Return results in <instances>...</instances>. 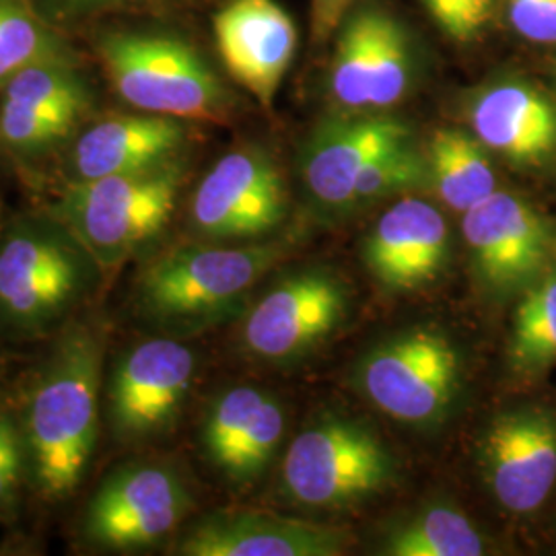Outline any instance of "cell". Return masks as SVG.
I'll use <instances>...</instances> for the list:
<instances>
[{
  "label": "cell",
  "instance_id": "obj_26",
  "mask_svg": "<svg viewBox=\"0 0 556 556\" xmlns=\"http://www.w3.org/2000/svg\"><path fill=\"white\" fill-rule=\"evenodd\" d=\"M264 397L266 394L256 388L239 386L223 392L213 402L202 427V443L211 462L220 472L233 456L239 441Z\"/></svg>",
  "mask_w": 556,
  "mask_h": 556
},
{
  "label": "cell",
  "instance_id": "obj_33",
  "mask_svg": "<svg viewBox=\"0 0 556 556\" xmlns=\"http://www.w3.org/2000/svg\"><path fill=\"white\" fill-rule=\"evenodd\" d=\"M21 454L20 456L2 457L0 459V503L11 497L15 484L20 482Z\"/></svg>",
  "mask_w": 556,
  "mask_h": 556
},
{
  "label": "cell",
  "instance_id": "obj_22",
  "mask_svg": "<svg viewBox=\"0 0 556 556\" xmlns=\"http://www.w3.org/2000/svg\"><path fill=\"white\" fill-rule=\"evenodd\" d=\"M381 555L480 556L486 542L464 511L439 503L396 523L381 542Z\"/></svg>",
  "mask_w": 556,
  "mask_h": 556
},
{
  "label": "cell",
  "instance_id": "obj_13",
  "mask_svg": "<svg viewBox=\"0 0 556 556\" xmlns=\"http://www.w3.org/2000/svg\"><path fill=\"white\" fill-rule=\"evenodd\" d=\"M482 477L498 505L516 516L542 507L556 484V415L517 408L491 420L478 447Z\"/></svg>",
  "mask_w": 556,
  "mask_h": 556
},
{
  "label": "cell",
  "instance_id": "obj_9",
  "mask_svg": "<svg viewBox=\"0 0 556 556\" xmlns=\"http://www.w3.org/2000/svg\"><path fill=\"white\" fill-rule=\"evenodd\" d=\"M462 233L478 285L497 299L526 293L544 277L555 248L536 208L501 190L462 215Z\"/></svg>",
  "mask_w": 556,
  "mask_h": 556
},
{
  "label": "cell",
  "instance_id": "obj_29",
  "mask_svg": "<svg viewBox=\"0 0 556 556\" xmlns=\"http://www.w3.org/2000/svg\"><path fill=\"white\" fill-rule=\"evenodd\" d=\"M75 119L29 108L20 101H2L0 108V147L13 153H38L66 139Z\"/></svg>",
  "mask_w": 556,
  "mask_h": 556
},
{
  "label": "cell",
  "instance_id": "obj_30",
  "mask_svg": "<svg viewBox=\"0 0 556 556\" xmlns=\"http://www.w3.org/2000/svg\"><path fill=\"white\" fill-rule=\"evenodd\" d=\"M495 0H422L439 29L456 41L477 40L493 17Z\"/></svg>",
  "mask_w": 556,
  "mask_h": 556
},
{
  "label": "cell",
  "instance_id": "obj_28",
  "mask_svg": "<svg viewBox=\"0 0 556 556\" xmlns=\"http://www.w3.org/2000/svg\"><path fill=\"white\" fill-rule=\"evenodd\" d=\"M52 56V38L40 21L15 2H0V83L27 64Z\"/></svg>",
  "mask_w": 556,
  "mask_h": 556
},
{
  "label": "cell",
  "instance_id": "obj_32",
  "mask_svg": "<svg viewBox=\"0 0 556 556\" xmlns=\"http://www.w3.org/2000/svg\"><path fill=\"white\" fill-rule=\"evenodd\" d=\"M344 0H312V34L314 40H326L338 31L340 23L346 17Z\"/></svg>",
  "mask_w": 556,
  "mask_h": 556
},
{
  "label": "cell",
  "instance_id": "obj_21",
  "mask_svg": "<svg viewBox=\"0 0 556 556\" xmlns=\"http://www.w3.org/2000/svg\"><path fill=\"white\" fill-rule=\"evenodd\" d=\"M429 186L452 211L466 213L497 190L489 149L459 128H441L427 149Z\"/></svg>",
  "mask_w": 556,
  "mask_h": 556
},
{
  "label": "cell",
  "instance_id": "obj_11",
  "mask_svg": "<svg viewBox=\"0 0 556 556\" xmlns=\"http://www.w3.org/2000/svg\"><path fill=\"white\" fill-rule=\"evenodd\" d=\"M192 505L184 480L161 464H128L93 495L85 534L112 551H137L172 534Z\"/></svg>",
  "mask_w": 556,
  "mask_h": 556
},
{
  "label": "cell",
  "instance_id": "obj_15",
  "mask_svg": "<svg viewBox=\"0 0 556 556\" xmlns=\"http://www.w3.org/2000/svg\"><path fill=\"white\" fill-rule=\"evenodd\" d=\"M413 140V128L379 112L324 119L301 149L309 199L328 213H351L353 188L374 161Z\"/></svg>",
  "mask_w": 556,
  "mask_h": 556
},
{
  "label": "cell",
  "instance_id": "obj_27",
  "mask_svg": "<svg viewBox=\"0 0 556 556\" xmlns=\"http://www.w3.org/2000/svg\"><path fill=\"white\" fill-rule=\"evenodd\" d=\"M282 433L285 413L277 400L266 394L258 410L250 420L233 456L223 468V475L236 484L254 482L268 468L273 457L277 456Z\"/></svg>",
  "mask_w": 556,
  "mask_h": 556
},
{
  "label": "cell",
  "instance_id": "obj_12",
  "mask_svg": "<svg viewBox=\"0 0 556 556\" xmlns=\"http://www.w3.org/2000/svg\"><path fill=\"white\" fill-rule=\"evenodd\" d=\"M344 282L326 270H307L280 280L260 299L243 324L241 340L264 361L303 357L346 318Z\"/></svg>",
  "mask_w": 556,
  "mask_h": 556
},
{
  "label": "cell",
  "instance_id": "obj_34",
  "mask_svg": "<svg viewBox=\"0 0 556 556\" xmlns=\"http://www.w3.org/2000/svg\"><path fill=\"white\" fill-rule=\"evenodd\" d=\"M20 439H17V431L15 427L0 417V459L9 456H20Z\"/></svg>",
  "mask_w": 556,
  "mask_h": 556
},
{
  "label": "cell",
  "instance_id": "obj_4",
  "mask_svg": "<svg viewBox=\"0 0 556 556\" xmlns=\"http://www.w3.org/2000/svg\"><path fill=\"white\" fill-rule=\"evenodd\" d=\"M103 71L119 98L147 114L215 119L227 93L186 41L151 34H112L100 46Z\"/></svg>",
  "mask_w": 556,
  "mask_h": 556
},
{
  "label": "cell",
  "instance_id": "obj_35",
  "mask_svg": "<svg viewBox=\"0 0 556 556\" xmlns=\"http://www.w3.org/2000/svg\"><path fill=\"white\" fill-rule=\"evenodd\" d=\"M553 252H555V258H556V241H555V248H553Z\"/></svg>",
  "mask_w": 556,
  "mask_h": 556
},
{
  "label": "cell",
  "instance_id": "obj_14",
  "mask_svg": "<svg viewBox=\"0 0 556 556\" xmlns=\"http://www.w3.org/2000/svg\"><path fill=\"white\" fill-rule=\"evenodd\" d=\"M197 371L194 353L176 340H147L119 358L108 390V417L126 441L163 431L179 413Z\"/></svg>",
  "mask_w": 556,
  "mask_h": 556
},
{
  "label": "cell",
  "instance_id": "obj_2",
  "mask_svg": "<svg viewBox=\"0 0 556 556\" xmlns=\"http://www.w3.org/2000/svg\"><path fill=\"white\" fill-rule=\"evenodd\" d=\"M181 167H155L75 181L54 206V220L77 239L98 268L114 270L155 238L176 208Z\"/></svg>",
  "mask_w": 556,
  "mask_h": 556
},
{
  "label": "cell",
  "instance_id": "obj_6",
  "mask_svg": "<svg viewBox=\"0 0 556 556\" xmlns=\"http://www.w3.org/2000/svg\"><path fill=\"white\" fill-rule=\"evenodd\" d=\"M394 466L371 429L349 418H321L289 445L282 486L303 507L346 509L383 491Z\"/></svg>",
  "mask_w": 556,
  "mask_h": 556
},
{
  "label": "cell",
  "instance_id": "obj_17",
  "mask_svg": "<svg viewBox=\"0 0 556 556\" xmlns=\"http://www.w3.org/2000/svg\"><path fill=\"white\" fill-rule=\"evenodd\" d=\"M213 25L229 75L262 105H270L298 52L291 15L277 0H231Z\"/></svg>",
  "mask_w": 556,
  "mask_h": 556
},
{
  "label": "cell",
  "instance_id": "obj_19",
  "mask_svg": "<svg viewBox=\"0 0 556 556\" xmlns=\"http://www.w3.org/2000/svg\"><path fill=\"white\" fill-rule=\"evenodd\" d=\"M342 551L344 538L332 528L254 509L211 514L179 544L188 556H337Z\"/></svg>",
  "mask_w": 556,
  "mask_h": 556
},
{
  "label": "cell",
  "instance_id": "obj_31",
  "mask_svg": "<svg viewBox=\"0 0 556 556\" xmlns=\"http://www.w3.org/2000/svg\"><path fill=\"white\" fill-rule=\"evenodd\" d=\"M517 36L534 43H556V0H505Z\"/></svg>",
  "mask_w": 556,
  "mask_h": 556
},
{
  "label": "cell",
  "instance_id": "obj_24",
  "mask_svg": "<svg viewBox=\"0 0 556 556\" xmlns=\"http://www.w3.org/2000/svg\"><path fill=\"white\" fill-rule=\"evenodd\" d=\"M4 100L20 101L79 122L91 98L85 80L71 66L52 56L27 64L7 80Z\"/></svg>",
  "mask_w": 556,
  "mask_h": 556
},
{
  "label": "cell",
  "instance_id": "obj_5",
  "mask_svg": "<svg viewBox=\"0 0 556 556\" xmlns=\"http://www.w3.org/2000/svg\"><path fill=\"white\" fill-rule=\"evenodd\" d=\"M93 266L59 220L15 225L0 243V316L31 334L54 326L79 301Z\"/></svg>",
  "mask_w": 556,
  "mask_h": 556
},
{
  "label": "cell",
  "instance_id": "obj_20",
  "mask_svg": "<svg viewBox=\"0 0 556 556\" xmlns=\"http://www.w3.org/2000/svg\"><path fill=\"white\" fill-rule=\"evenodd\" d=\"M186 139L178 118L139 114L93 124L73 149L77 181L130 174L172 161Z\"/></svg>",
  "mask_w": 556,
  "mask_h": 556
},
{
  "label": "cell",
  "instance_id": "obj_10",
  "mask_svg": "<svg viewBox=\"0 0 556 556\" xmlns=\"http://www.w3.org/2000/svg\"><path fill=\"white\" fill-rule=\"evenodd\" d=\"M287 217V188L277 163L256 147L220 157L190 204L192 227L211 241L258 239Z\"/></svg>",
  "mask_w": 556,
  "mask_h": 556
},
{
  "label": "cell",
  "instance_id": "obj_23",
  "mask_svg": "<svg viewBox=\"0 0 556 556\" xmlns=\"http://www.w3.org/2000/svg\"><path fill=\"white\" fill-rule=\"evenodd\" d=\"M509 369L532 378L556 363V273L534 282L519 303L507 346Z\"/></svg>",
  "mask_w": 556,
  "mask_h": 556
},
{
  "label": "cell",
  "instance_id": "obj_16",
  "mask_svg": "<svg viewBox=\"0 0 556 556\" xmlns=\"http://www.w3.org/2000/svg\"><path fill=\"white\" fill-rule=\"evenodd\" d=\"M452 254V231L435 204L402 199L371 227L363 243V262L379 287L408 293L433 285Z\"/></svg>",
  "mask_w": 556,
  "mask_h": 556
},
{
  "label": "cell",
  "instance_id": "obj_8",
  "mask_svg": "<svg viewBox=\"0 0 556 556\" xmlns=\"http://www.w3.org/2000/svg\"><path fill=\"white\" fill-rule=\"evenodd\" d=\"M415 59L408 31L378 7H361L338 27L330 93L344 112H383L404 100Z\"/></svg>",
  "mask_w": 556,
  "mask_h": 556
},
{
  "label": "cell",
  "instance_id": "obj_18",
  "mask_svg": "<svg viewBox=\"0 0 556 556\" xmlns=\"http://www.w3.org/2000/svg\"><path fill=\"white\" fill-rule=\"evenodd\" d=\"M472 135L516 165L536 167L556 155V103L523 80H497L470 101Z\"/></svg>",
  "mask_w": 556,
  "mask_h": 556
},
{
  "label": "cell",
  "instance_id": "obj_1",
  "mask_svg": "<svg viewBox=\"0 0 556 556\" xmlns=\"http://www.w3.org/2000/svg\"><path fill=\"white\" fill-rule=\"evenodd\" d=\"M103 337L73 326L54 346L25 415V438L46 498L68 497L87 472L100 427Z\"/></svg>",
  "mask_w": 556,
  "mask_h": 556
},
{
  "label": "cell",
  "instance_id": "obj_7",
  "mask_svg": "<svg viewBox=\"0 0 556 556\" xmlns=\"http://www.w3.org/2000/svg\"><path fill=\"white\" fill-rule=\"evenodd\" d=\"M361 394L397 422L429 427L447 417L462 386V357L435 328L386 338L357 365Z\"/></svg>",
  "mask_w": 556,
  "mask_h": 556
},
{
  "label": "cell",
  "instance_id": "obj_3",
  "mask_svg": "<svg viewBox=\"0 0 556 556\" xmlns=\"http://www.w3.org/2000/svg\"><path fill=\"white\" fill-rule=\"evenodd\" d=\"M278 243L188 245L139 278L140 309L161 326H200L229 314L280 258Z\"/></svg>",
  "mask_w": 556,
  "mask_h": 556
},
{
  "label": "cell",
  "instance_id": "obj_25",
  "mask_svg": "<svg viewBox=\"0 0 556 556\" xmlns=\"http://www.w3.org/2000/svg\"><path fill=\"white\" fill-rule=\"evenodd\" d=\"M422 186H429L427 155L420 153L410 140L378 157L358 176L353 188L351 211L369 206L379 200L413 192Z\"/></svg>",
  "mask_w": 556,
  "mask_h": 556
}]
</instances>
